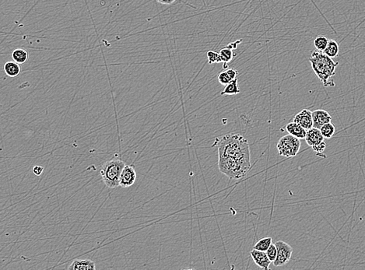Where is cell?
<instances>
[{
  "instance_id": "cell-11",
  "label": "cell",
  "mask_w": 365,
  "mask_h": 270,
  "mask_svg": "<svg viewBox=\"0 0 365 270\" xmlns=\"http://www.w3.org/2000/svg\"><path fill=\"white\" fill-rule=\"evenodd\" d=\"M285 128H286V132H288L289 134L295 136L299 140L305 139L307 130L305 128L301 126L300 125L298 124V123H294V122L288 123L285 126Z\"/></svg>"
},
{
  "instance_id": "cell-16",
  "label": "cell",
  "mask_w": 365,
  "mask_h": 270,
  "mask_svg": "<svg viewBox=\"0 0 365 270\" xmlns=\"http://www.w3.org/2000/svg\"><path fill=\"white\" fill-rule=\"evenodd\" d=\"M240 92V88H239V83H238V78H236L225 86L224 89L221 93V95H236Z\"/></svg>"
},
{
  "instance_id": "cell-19",
  "label": "cell",
  "mask_w": 365,
  "mask_h": 270,
  "mask_svg": "<svg viewBox=\"0 0 365 270\" xmlns=\"http://www.w3.org/2000/svg\"><path fill=\"white\" fill-rule=\"evenodd\" d=\"M320 131H321L322 134H323L324 139L329 140V139L332 138L333 135H334L336 128H335L334 125L329 123H326L323 126H322V128H320Z\"/></svg>"
},
{
  "instance_id": "cell-9",
  "label": "cell",
  "mask_w": 365,
  "mask_h": 270,
  "mask_svg": "<svg viewBox=\"0 0 365 270\" xmlns=\"http://www.w3.org/2000/svg\"><path fill=\"white\" fill-rule=\"evenodd\" d=\"M312 119H313V127L320 128L326 123H331L332 116L329 115L328 111L323 109L315 110L312 112Z\"/></svg>"
},
{
  "instance_id": "cell-13",
  "label": "cell",
  "mask_w": 365,
  "mask_h": 270,
  "mask_svg": "<svg viewBox=\"0 0 365 270\" xmlns=\"http://www.w3.org/2000/svg\"><path fill=\"white\" fill-rule=\"evenodd\" d=\"M238 77V71L235 69H227L225 71L221 72L218 75V81L221 85L228 84L233 80L237 78Z\"/></svg>"
},
{
  "instance_id": "cell-2",
  "label": "cell",
  "mask_w": 365,
  "mask_h": 270,
  "mask_svg": "<svg viewBox=\"0 0 365 270\" xmlns=\"http://www.w3.org/2000/svg\"><path fill=\"white\" fill-rule=\"evenodd\" d=\"M309 62L315 74L322 81L324 86H333L329 80L336 74V68L338 62L333 61L332 58L318 50L311 52Z\"/></svg>"
},
{
  "instance_id": "cell-4",
  "label": "cell",
  "mask_w": 365,
  "mask_h": 270,
  "mask_svg": "<svg viewBox=\"0 0 365 270\" xmlns=\"http://www.w3.org/2000/svg\"><path fill=\"white\" fill-rule=\"evenodd\" d=\"M277 148L280 156L286 158L295 157L300 150L301 141L299 139L288 133L280 139Z\"/></svg>"
},
{
  "instance_id": "cell-25",
  "label": "cell",
  "mask_w": 365,
  "mask_h": 270,
  "mask_svg": "<svg viewBox=\"0 0 365 270\" xmlns=\"http://www.w3.org/2000/svg\"><path fill=\"white\" fill-rule=\"evenodd\" d=\"M44 171V167L42 166H39V165H36L33 168V173L37 175V176H40L41 174H42Z\"/></svg>"
},
{
  "instance_id": "cell-8",
  "label": "cell",
  "mask_w": 365,
  "mask_h": 270,
  "mask_svg": "<svg viewBox=\"0 0 365 270\" xmlns=\"http://www.w3.org/2000/svg\"><path fill=\"white\" fill-rule=\"evenodd\" d=\"M250 255L258 267L264 270H269V266L272 262L269 260L265 251H259L253 249L252 251H250Z\"/></svg>"
},
{
  "instance_id": "cell-3",
  "label": "cell",
  "mask_w": 365,
  "mask_h": 270,
  "mask_svg": "<svg viewBox=\"0 0 365 270\" xmlns=\"http://www.w3.org/2000/svg\"><path fill=\"white\" fill-rule=\"evenodd\" d=\"M125 163L120 159L111 160L102 165L101 175L104 185L110 188L120 186V177Z\"/></svg>"
},
{
  "instance_id": "cell-23",
  "label": "cell",
  "mask_w": 365,
  "mask_h": 270,
  "mask_svg": "<svg viewBox=\"0 0 365 270\" xmlns=\"http://www.w3.org/2000/svg\"><path fill=\"white\" fill-rule=\"evenodd\" d=\"M265 252H266L268 258H269V260L271 261L272 263H273L276 260V259H277V249L275 244H272L271 246L269 248V249Z\"/></svg>"
},
{
  "instance_id": "cell-12",
  "label": "cell",
  "mask_w": 365,
  "mask_h": 270,
  "mask_svg": "<svg viewBox=\"0 0 365 270\" xmlns=\"http://www.w3.org/2000/svg\"><path fill=\"white\" fill-rule=\"evenodd\" d=\"M68 269L73 270H96V267H95V263L92 261L88 260V259H84V260L77 259V260L73 261Z\"/></svg>"
},
{
  "instance_id": "cell-6",
  "label": "cell",
  "mask_w": 365,
  "mask_h": 270,
  "mask_svg": "<svg viewBox=\"0 0 365 270\" xmlns=\"http://www.w3.org/2000/svg\"><path fill=\"white\" fill-rule=\"evenodd\" d=\"M137 180V172L131 165H125L120 177V186L122 188H129L134 185Z\"/></svg>"
},
{
  "instance_id": "cell-15",
  "label": "cell",
  "mask_w": 365,
  "mask_h": 270,
  "mask_svg": "<svg viewBox=\"0 0 365 270\" xmlns=\"http://www.w3.org/2000/svg\"><path fill=\"white\" fill-rule=\"evenodd\" d=\"M11 56L14 62L21 65L25 63L28 60V52L23 48H18L12 52Z\"/></svg>"
},
{
  "instance_id": "cell-26",
  "label": "cell",
  "mask_w": 365,
  "mask_h": 270,
  "mask_svg": "<svg viewBox=\"0 0 365 270\" xmlns=\"http://www.w3.org/2000/svg\"><path fill=\"white\" fill-rule=\"evenodd\" d=\"M156 1L160 2V3L163 4V5H171V4L174 3L176 0H156Z\"/></svg>"
},
{
  "instance_id": "cell-14",
  "label": "cell",
  "mask_w": 365,
  "mask_h": 270,
  "mask_svg": "<svg viewBox=\"0 0 365 270\" xmlns=\"http://www.w3.org/2000/svg\"><path fill=\"white\" fill-rule=\"evenodd\" d=\"M4 71L8 77H16L21 72L20 65L14 61H9L4 65Z\"/></svg>"
},
{
  "instance_id": "cell-21",
  "label": "cell",
  "mask_w": 365,
  "mask_h": 270,
  "mask_svg": "<svg viewBox=\"0 0 365 270\" xmlns=\"http://www.w3.org/2000/svg\"><path fill=\"white\" fill-rule=\"evenodd\" d=\"M219 53L222 62H223V63H228L229 62H231L233 57H234V52H233L232 49L228 48V47L221 49Z\"/></svg>"
},
{
  "instance_id": "cell-1",
  "label": "cell",
  "mask_w": 365,
  "mask_h": 270,
  "mask_svg": "<svg viewBox=\"0 0 365 270\" xmlns=\"http://www.w3.org/2000/svg\"><path fill=\"white\" fill-rule=\"evenodd\" d=\"M213 146L218 148V157L235 160L251 167L249 144L242 135H225L216 139Z\"/></svg>"
},
{
  "instance_id": "cell-5",
  "label": "cell",
  "mask_w": 365,
  "mask_h": 270,
  "mask_svg": "<svg viewBox=\"0 0 365 270\" xmlns=\"http://www.w3.org/2000/svg\"><path fill=\"white\" fill-rule=\"evenodd\" d=\"M275 245L277 246V256L276 260L273 262V265L275 267H282L290 260L293 249L290 245L283 241H278Z\"/></svg>"
},
{
  "instance_id": "cell-27",
  "label": "cell",
  "mask_w": 365,
  "mask_h": 270,
  "mask_svg": "<svg viewBox=\"0 0 365 270\" xmlns=\"http://www.w3.org/2000/svg\"><path fill=\"white\" fill-rule=\"evenodd\" d=\"M242 42H243L242 40L237 41L236 42L231 43V44H228L227 47L231 48V49H235V48H237V47H238V44H240Z\"/></svg>"
},
{
  "instance_id": "cell-18",
  "label": "cell",
  "mask_w": 365,
  "mask_h": 270,
  "mask_svg": "<svg viewBox=\"0 0 365 270\" xmlns=\"http://www.w3.org/2000/svg\"><path fill=\"white\" fill-rule=\"evenodd\" d=\"M273 244V239L270 237L261 238V239L254 246L253 249L259 251H266Z\"/></svg>"
},
{
  "instance_id": "cell-10",
  "label": "cell",
  "mask_w": 365,
  "mask_h": 270,
  "mask_svg": "<svg viewBox=\"0 0 365 270\" xmlns=\"http://www.w3.org/2000/svg\"><path fill=\"white\" fill-rule=\"evenodd\" d=\"M304 140L308 146L313 147L314 146H316L320 143L323 142L324 137L320 129L312 127L307 131V134Z\"/></svg>"
},
{
  "instance_id": "cell-24",
  "label": "cell",
  "mask_w": 365,
  "mask_h": 270,
  "mask_svg": "<svg viewBox=\"0 0 365 270\" xmlns=\"http://www.w3.org/2000/svg\"><path fill=\"white\" fill-rule=\"evenodd\" d=\"M311 148L313 149L314 151H315V153H316V154H317L318 156H319V157H326V156H325V154H323L324 150H325V148H326V144H325V143L324 142V141Z\"/></svg>"
},
{
  "instance_id": "cell-17",
  "label": "cell",
  "mask_w": 365,
  "mask_h": 270,
  "mask_svg": "<svg viewBox=\"0 0 365 270\" xmlns=\"http://www.w3.org/2000/svg\"><path fill=\"white\" fill-rule=\"evenodd\" d=\"M339 52H340V48H339L338 43L333 39H329L328 45H327L325 49L323 51V52L329 57L334 59L338 56Z\"/></svg>"
},
{
  "instance_id": "cell-22",
  "label": "cell",
  "mask_w": 365,
  "mask_h": 270,
  "mask_svg": "<svg viewBox=\"0 0 365 270\" xmlns=\"http://www.w3.org/2000/svg\"><path fill=\"white\" fill-rule=\"evenodd\" d=\"M206 55H207V60L209 64L222 62L219 52H215V51H208Z\"/></svg>"
},
{
  "instance_id": "cell-7",
  "label": "cell",
  "mask_w": 365,
  "mask_h": 270,
  "mask_svg": "<svg viewBox=\"0 0 365 270\" xmlns=\"http://www.w3.org/2000/svg\"><path fill=\"white\" fill-rule=\"evenodd\" d=\"M294 123L300 125L301 126L308 130L313 127V119H312V112L310 110L303 109L299 113L297 114L294 119Z\"/></svg>"
},
{
  "instance_id": "cell-20",
  "label": "cell",
  "mask_w": 365,
  "mask_h": 270,
  "mask_svg": "<svg viewBox=\"0 0 365 270\" xmlns=\"http://www.w3.org/2000/svg\"><path fill=\"white\" fill-rule=\"evenodd\" d=\"M329 41V39H327L326 37L320 35V36L315 38V40H314V45H315L316 50H318L319 52H323L328 45Z\"/></svg>"
}]
</instances>
